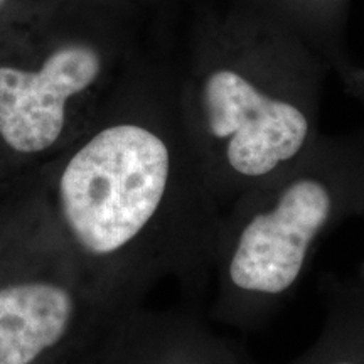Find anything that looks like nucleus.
<instances>
[{"label":"nucleus","mask_w":364,"mask_h":364,"mask_svg":"<svg viewBox=\"0 0 364 364\" xmlns=\"http://www.w3.org/2000/svg\"><path fill=\"white\" fill-rule=\"evenodd\" d=\"M134 112L71 154L59 211L81 255L129 262L147 279L172 275L198 295L209 287L225 208L182 129L174 65L154 70Z\"/></svg>","instance_id":"obj_1"},{"label":"nucleus","mask_w":364,"mask_h":364,"mask_svg":"<svg viewBox=\"0 0 364 364\" xmlns=\"http://www.w3.org/2000/svg\"><path fill=\"white\" fill-rule=\"evenodd\" d=\"M327 68L299 36L258 14L230 6L199 17L176 59V102L223 208L318 139Z\"/></svg>","instance_id":"obj_2"},{"label":"nucleus","mask_w":364,"mask_h":364,"mask_svg":"<svg viewBox=\"0 0 364 364\" xmlns=\"http://www.w3.org/2000/svg\"><path fill=\"white\" fill-rule=\"evenodd\" d=\"M364 203V167L338 139L318 135L302 157L225 208L209 287V316L250 329L292 297L324 236Z\"/></svg>","instance_id":"obj_3"},{"label":"nucleus","mask_w":364,"mask_h":364,"mask_svg":"<svg viewBox=\"0 0 364 364\" xmlns=\"http://www.w3.org/2000/svg\"><path fill=\"white\" fill-rule=\"evenodd\" d=\"M110 54L97 36H73L38 71L0 68V136L9 147L24 154L51 149L65 134L70 105L102 83Z\"/></svg>","instance_id":"obj_4"},{"label":"nucleus","mask_w":364,"mask_h":364,"mask_svg":"<svg viewBox=\"0 0 364 364\" xmlns=\"http://www.w3.org/2000/svg\"><path fill=\"white\" fill-rule=\"evenodd\" d=\"M78 299L70 287L33 282L0 289V364H33L70 334Z\"/></svg>","instance_id":"obj_5"},{"label":"nucleus","mask_w":364,"mask_h":364,"mask_svg":"<svg viewBox=\"0 0 364 364\" xmlns=\"http://www.w3.org/2000/svg\"><path fill=\"white\" fill-rule=\"evenodd\" d=\"M140 327L144 364H243L191 312L149 317Z\"/></svg>","instance_id":"obj_6"},{"label":"nucleus","mask_w":364,"mask_h":364,"mask_svg":"<svg viewBox=\"0 0 364 364\" xmlns=\"http://www.w3.org/2000/svg\"><path fill=\"white\" fill-rule=\"evenodd\" d=\"M321 295L326 306L321 336L290 364H364V292L327 287Z\"/></svg>","instance_id":"obj_7"},{"label":"nucleus","mask_w":364,"mask_h":364,"mask_svg":"<svg viewBox=\"0 0 364 364\" xmlns=\"http://www.w3.org/2000/svg\"><path fill=\"white\" fill-rule=\"evenodd\" d=\"M341 4L343 0H231V6L258 14L299 36L334 68H339L336 29Z\"/></svg>","instance_id":"obj_8"},{"label":"nucleus","mask_w":364,"mask_h":364,"mask_svg":"<svg viewBox=\"0 0 364 364\" xmlns=\"http://www.w3.org/2000/svg\"><path fill=\"white\" fill-rule=\"evenodd\" d=\"M2 4H4V0H0V6H2Z\"/></svg>","instance_id":"obj_9"}]
</instances>
